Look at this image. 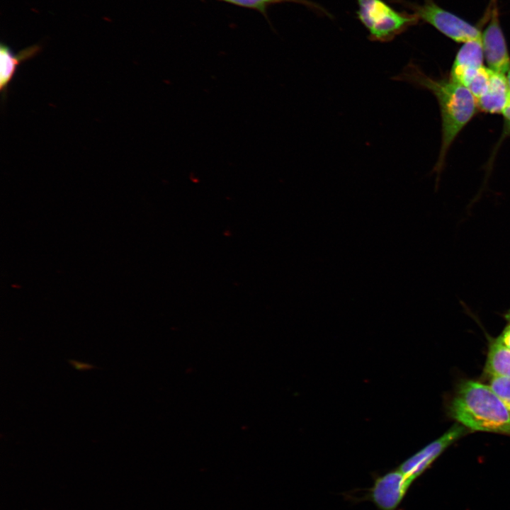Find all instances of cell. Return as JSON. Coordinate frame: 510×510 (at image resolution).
I'll list each match as a JSON object with an SVG mask.
<instances>
[{"instance_id":"10","label":"cell","mask_w":510,"mask_h":510,"mask_svg":"<svg viewBox=\"0 0 510 510\" xmlns=\"http://www.w3.org/2000/svg\"><path fill=\"white\" fill-rule=\"evenodd\" d=\"M510 101V91L505 74L491 70L489 84L476 99L477 107L487 113H502Z\"/></svg>"},{"instance_id":"8","label":"cell","mask_w":510,"mask_h":510,"mask_svg":"<svg viewBox=\"0 0 510 510\" xmlns=\"http://www.w3.org/2000/svg\"><path fill=\"white\" fill-rule=\"evenodd\" d=\"M482 40L464 42L454 60L450 79L467 86L483 65Z\"/></svg>"},{"instance_id":"6","label":"cell","mask_w":510,"mask_h":510,"mask_svg":"<svg viewBox=\"0 0 510 510\" xmlns=\"http://www.w3.org/2000/svg\"><path fill=\"white\" fill-rule=\"evenodd\" d=\"M468 429L456 423L435 441L402 462L397 468L412 482L451 444L464 436Z\"/></svg>"},{"instance_id":"15","label":"cell","mask_w":510,"mask_h":510,"mask_svg":"<svg viewBox=\"0 0 510 510\" xmlns=\"http://www.w3.org/2000/svg\"><path fill=\"white\" fill-rule=\"evenodd\" d=\"M68 362L72 365L76 370L79 371L89 370L94 369L96 367L92 364L88 363H84L76 360H68Z\"/></svg>"},{"instance_id":"11","label":"cell","mask_w":510,"mask_h":510,"mask_svg":"<svg viewBox=\"0 0 510 510\" xmlns=\"http://www.w3.org/2000/svg\"><path fill=\"white\" fill-rule=\"evenodd\" d=\"M485 374L510 377V348L496 339L490 341L484 368Z\"/></svg>"},{"instance_id":"16","label":"cell","mask_w":510,"mask_h":510,"mask_svg":"<svg viewBox=\"0 0 510 510\" xmlns=\"http://www.w3.org/2000/svg\"><path fill=\"white\" fill-rule=\"evenodd\" d=\"M502 114L504 116V135H509L510 134V101L506 105V106L502 111Z\"/></svg>"},{"instance_id":"1","label":"cell","mask_w":510,"mask_h":510,"mask_svg":"<svg viewBox=\"0 0 510 510\" xmlns=\"http://www.w3.org/2000/svg\"><path fill=\"white\" fill-rule=\"evenodd\" d=\"M392 80L403 81L431 92L437 99L441 115V146L434 169L438 176L443 169L450 146L461 130L475 115L477 105L472 93L463 85L449 79H434L409 62Z\"/></svg>"},{"instance_id":"7","label":"cell","mask_w":510,"mask_h":510,"mask_svg":"<svg viewBox=\"0 0 510 510\" xmlns=\"http://www.w3.org/2000/svg\"><path fill=\"white\" fill-rule=\"evenodd\" d=\"M482 45L488 68L497 73L506 74L510 69V57L496 8L482 34Z\"/></svg>"},{"instance_id":"14","label":"cell","mask_w":510,"mask_h":510,"mask_svg":"<svg viewBox=\"0 0 510 510\" xmlns=\"http://www.w3.org/2000/svg\"><path fill=\"white\" fill-rule=\"evenodd\" d=\"M504 318L506 321L505 326L500 334L495 339L510 348V308L504 314Z\"/></svg>"},{"instance_id":"12","label":"cell","mask_w":510,"mask_h":510,"mask_svg":"<svg viewBox=\"0 0 510 510\" xmlns=\"http://www.w3.org/2000/svg\"><path fill=\"white\" fill-rule=\"evenodd\" d=\"M243 8L256 10L268 19L267 11L271 6L282 3H295L302 4L314 11L319 15L329 18L332 16L322 6L309 0H217Z\"/></svg>"},{"instance_id":"5","label":"cell","mask_w":510,"mask_h":510,"mask_svg":"<svg viewBox=\"0 0 510 510\" xmlns=\"http://www.w3.org/2000/svg\"><path fill=\"white\" fill-rule=\"evenodd\" d=\"M412 483L395 468L375 476L373 486L361 500L372 502L378 510H397Z\"/></svg>"},{"instance_id":"4","label":"cell","mask_w":510,"mask_h":510,"mask_svg":"<svg viewBox=\"0 0 510 510\" xmlns=\"http://www.w3.org/2000/svg\"><path fill=\"white\" fill-rule=\"evenodd\" d=\"M415 13L419 21L433 26L441 33L458 42L482 40L480 30L450 12L436 4L433 0H424L417 4L406 0H390Z\"/></svg>"},{"instance_id":"2","label":"cell","mask_w":510,"mask_h":510,"mask_svg":"<svg viewBox=\"0 0 510 510\" xmlns=\"http://www.w3.org/2000/svg\"><path fill=\"white\" fill-rule=\"evenodd\" d=\"M448 414L468 429L510 436V410L482 382H461L450 402Z\"/></svg>"},{"instance_id":"3","label":"cell","mask_w":510,"mask_h":510,"mask_svg":"<svg viewBox=\"0 0 510 510\" xmlns=\"http://www.w3.org/2000/svg\"><path fill=\"white\" fill-rule=\"evenodd\" d=\"M358 20L366 28L368 39L388 42L419 23L414 13L398 11L383 0H356Z\"/></svg>"},{"instance_id":"17","label":"cell","mask_w":510,"mask_h":510,"mask_svg":"<svg viewBox=\"0 0 510 510\" xmlns=\"http://www.w3.org/2000/svg\"><path fill=\"white\" fill-rule=\"evenodd\" d=\"M506 74H507V75L506 77L507 84H508V86H509V91H510V69L508 71V72Z\"/></svg>"},{"instance_id":"13","label":"cell","mask_w":510,"mask_h":510,"mask_svg":"<svg viewBox=\"0 0 510 510\" xmlns=\"http://www.w3.org/2000/svg\"><path fill=\"white\" fill-rule=\"evenodd\" d=\"M488 385L510 410V377L490 376Z\"/></svg>"},{"instance_id":"9","label":"cell","mask_w":510,"mask_h":510,"mask_svg":"<svg viewBox=\"0 0 510 510\" xmlns=\"http://www.w3.org/2000/svg\"><path fill=\"white\" fill-rule=\"evenodd\" d=\"M41 50L40 45L35 44L14 54L6 44H0V92L3 102L6 98L8 87L18 65L38 55Z\"/></svg>"}]
</instances>
